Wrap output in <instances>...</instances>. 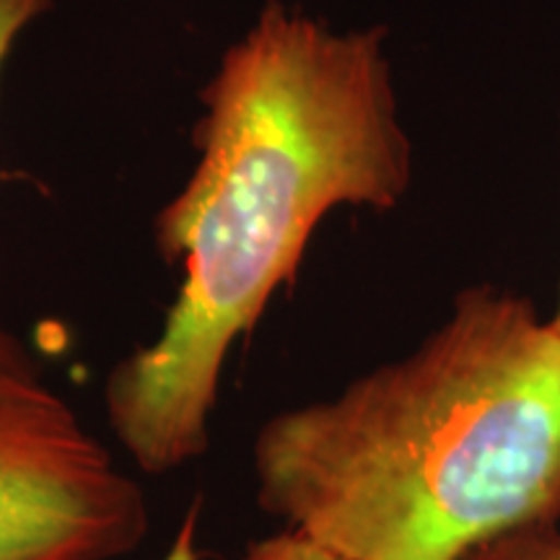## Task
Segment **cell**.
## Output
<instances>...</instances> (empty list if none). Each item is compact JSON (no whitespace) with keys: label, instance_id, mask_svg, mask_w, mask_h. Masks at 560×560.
<instances>
[{"label":"cell","instance_id":"obj_1","mask_svg":"<svg viewBox=\"0 0 560 560\" xmlns=\"http://www.w3.org/2000/svg\"><path fill=\"white\" fill-rule=\"evenodd\" d=\"M200 100L198 166L156 219L161 257L185 272L177 299L104 384L109 429L149 475L206 454L231 350L322 219L392 210L412 179L382 26L340 32L268 0Z\"/></svg>","mask_w":560,"mask_h":560},{"label":"cell","instance_id":"obj_2","mask_svg":"<svg viewBox=\"0 0 560 560\" xmlns=\"http://www.w3.org/2000/svg\"><path fill=\"white\" fill-rule=\"evenodd\" d=\"M257 501L350 560H459L560 516V332L472 285L412 353L265 420Z\"/></svg>","mask_w":560,"mask_h":560},{"label":"cell","instance_id":"obj_3","mask_svg":"<svg viewBox=\"0 0 560 560\" xmlns=\"http://www.w3.org/2000/svg\"><path fill=\"white\" fill-rule=\"evenodd\" d=\"M149 524L143 488L0 317V560H120Z\"/></svg>","mask_w":560,"mask_h":560},{"label":"cell","instance_id":"obj_4","mask_svg":"<svg viewBox=\"0 0 560 560\" xmlns=\"http://www.w3.org/2000/svg\"><path fill=\"white\" fill-rule=\"evenodd\" d=\"M459 560H560V527L550 522L506 532Z\"/></svg>","mask_w":560,"mask_h":560},{"label":"cell","instance_id":"obj_5","mask_svg":"<svg viewBox=\"0 0 560 560\" xmlns=\"http://www.w3.org/2000/svg\"><path fill=\"white\" fill-rule=\"evenodd\" d=\"M236 560H350V558L340 556V552H335L330 548H322L319 542L299 535V532L283 529L247 545V550H244Z\"/></svg>","mask_w":560,"mask_h":560},{"label":"cell","instance_id":"obj_6","mask_svg":"<svg viewBox=\"0 0 560 560\" xmlns=\"http://www.w3.org/2000/svg\"><path fill=\"white\" fill-rule=\"evenodd\" d=\"M55 0H0V70L21 34L52 9Z\"/></svg>","mask_w":560,"mask_h":560},{"label":"cell","instance_id":"obj_7","mask_svg":"<svg viewBox=\"0 0 560 560\" xmlns=\"http://www.w3.org/2000/svg\"><path fill=\"white\" fill-rule=\"evenodd\" d=\"M550 325L556 327V330L560 332V296H558V306H556V312H552V317H550Z\"/></svg>","mask_w":560,"mask_h":560}]
</instances>
